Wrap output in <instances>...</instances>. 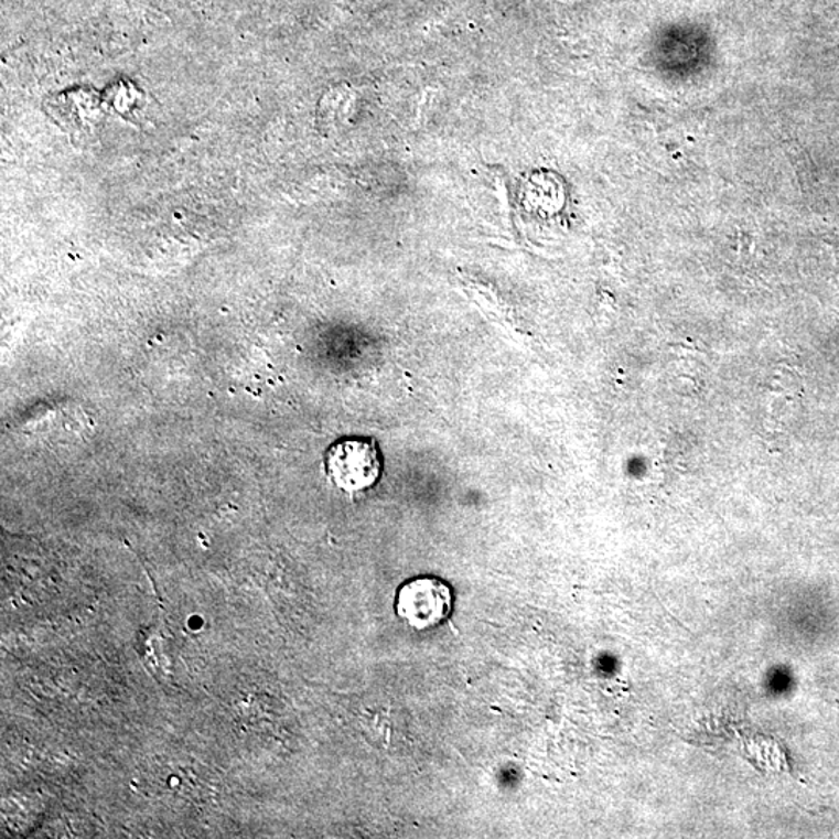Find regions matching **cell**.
Listing matches in <instances>:
<instances>
[{
	"label": "cell",
	"instance_id": "1",
	"mask_svg": "<svg viewBox=\"0 0 839 839\" xmlns=\"http://www.w3.org/2000/svg\"><path fill=\"white\" fill-rule=\"evenodd\" d=\"M453 606V588L439 577L423 576L408 580L398 588L395 598L397 616L419 632L445 624Z\"/></svg>",
	"mask_w": 839,
	"mask_h": 839
},
{
	"label": "cell",
	"instance_id": "2",
	"mask_svg": "<svg viewBox=\"0 0 839 839\" xmlns=\"http://www.w3.org/2000/svg\"><path fill=\"white\" fill-rule=\"evenodd\" d=\"M325 469L337 488L347 493L374 487L381 476V458L375 440L347 438L337 440L325 454Z\"/></svg>",
	"mask_w": 839,
	"mask_h": 839
}]
</instances>
